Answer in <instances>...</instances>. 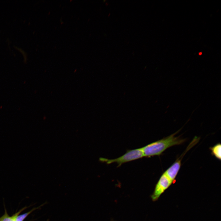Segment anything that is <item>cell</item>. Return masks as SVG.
Segmentation results:
<instances>
[{
    "label": "cell",
    "instance_id": "obj_1",
    "mask_svg": "<svg viewBox=\"0 0 221 221\" xmlns=\"http://www.w3.org/2000/svg\"><path fill=\"white\" fill-rule=\"evenodd\" d=\"M177 132L141 148L144 157L159 156L167 149L183 143L184 142V139L175 136Z\"/></svg>",
    "mask_w": 221,
    "mask_h": 221
},
{
    "label": "cell",
    "instance_id": "obj_2",
    "mask_svg": "<svg viewBox=\"0 0 221 221\" xmlns=\"http://www.w3.org/2000/svg\"><path fill=\"white\" fill-rule=\"evenodd\" d=\"M144 157L141 148L127 150L126 153L122 156L114 159H108L100 157L99 161L102 162L109 164L116 163L118 167L124 163L133 161Z\"/></svg>",
    "mask_w": 221,
    "mask_h": 221
},
{
    "label": "cell",
    "instance_id": "obj_3",
    "mask_svg": "<svg viewBox=\"0 0 221 221\" xmlns=\"http://www.w3.org/2000/svg\"><path fill=\"white\" fill-rule=\"evenodd\" d=\"M173 182L163 173L157 183L154 192L151 196L153 201L157 200Z\"/></svg>",
    "mask_w": 221,
    "mask_h": 221
},
{
    "label": "cell",
    "instance_id": "obj_4",
    "mask_svg": "<svg viewBox=\"0 0 221 221\" xmlns=\"http://www.w3.org/2000/svg\"><path fill=\"white\" fill-rule=\"evenodd\" d=\"M182 158H179L164 173L173 182L175 180L180 169Z\"/></svg>",
    "mask_w": 221,
    "mask_h": 221
},
{
    "label": "cell",
    "instance_id": "obj_5",
    "mask_svg": "<svg viewBox=\"0 0 221 221\" xmlns=\"http://www.w3.org/2000/svg\"><path fill=\"white\" fill-rule=\"evenodd\" d=\"M211 154L220 160L221 157V145L218 143L210 148Z\"/></svg>",
    "mask_w": 221,
    "mask_h": 221
},
{
    "label": "cell",
    "instance_id": "obj_6",
    "mask_svg": "<svg viewBox=\"0 0 221 221\" xmlns=\"http://www.w3.org/2000/svg\"><path fill=\"white\" fill-rule=\"evenodd\" d=\"M35 208L33 209L30 211L26 213L25 214L21 215L19 216L17 215V214H16L12 216V218L15 221H23V220L30 213H31L34 210Z\"/></svg>",
    "mask_w": 221,
    "mask_h": 221
},
{
    "label": "cell",
    "instance_id": "obj_7",
    "mask_svg": "<svg viewBox=\"0 0 221 221\" xmlns=\"http://www.w3.org/2000/svg\"><path fill=\"white\" fill-rule=\"evenodd\" d=\"M14 220L12 218V217H10L7 216L6 214L1 219L0 221H14Z\"/></svg>",
    "mask_w": 221,
    "mask_h": 221
}]
</instances>
